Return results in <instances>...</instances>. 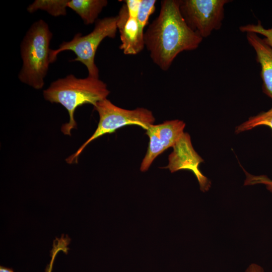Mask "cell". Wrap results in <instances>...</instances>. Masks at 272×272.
<instances>
[{
	"label": "cell",
	"instance_id": "obj_1",
	"mask_svg": "<svg viewBox=\"0 0 272 272\" xmlns=\"http://www.w3.org/2000/svg\"><path fill=\"white\" fill-rule=\"evenodd\" d=\"M203 38L191 29L179 10V0H163L158 16L145 31V47L153 62L163 71L176 56L198 48Z\"/></svg>",
	"mask_w": 272,
	"mask_h": 272
},
{
	"label": "cell",
	"instance_id": "obj_2",
	"mask_svg": "<svg viewBox=\"0 0 272 272\" xmlns=\"http://www.w3.org/2000/svg\"><path fill=\"white\" fill-rule=\"evenodd\" d=\"M109 93L107 84L99 78L90 76L78 78L72 74L52 82L43 92L46 101L60 104L68 111L69 121L62 124L61 131L69 136L72 130L77 127L74 117L76 109L87 104L94 106L106 99Z\"/></svg>",
	"mask_w": 272,
	"mask_h": 272
},
{
	"label": "cell",
	"instance_id": "obj_3",
	"mask_svg": "<svg viewBox=\"0 0 272 272\" xmlns=\"http://www.w3.org/2000/svg\"><path fill=\"white\" fill-rule=\"evenodd\" d=\"M52 37L47 23L40 19L30 26L21 44L22 66L18 78L22 83L37 90L42 89L44 85L50 63L49 46Z\"/></svg>",
	"mask_w": 272,
	"mask_h": 272
},
{
	"label": "cell",
	"instance_id": "obj_4",
	"mask_svg": "<svg viewBox=\"0 0 272 272\" xmlns=\"http://www.w3.org/2000/svg\"><path fill=\"white\" fill-rule=\"evenodd\" d=\"M94 108L99 116L97 128L74 154L66 159L68 164L77 163L80 155L86 146L105 134L112 133L117 129L128 125H138L147 130L155 121L152 112L147 108L123 109L113 104L107 98L97 103Z\"/></svg>",
	"mask_w": 272,
	"mask_h": 272
},
{
	"label": "cell",
	"instance_id": "obj_5",
	"mask_svg": "<svg viewBox=\"0 0 272 272\" xmlns=\"http://www.w3.org/2000/svg\"><path fill=\"white\" fill-rule=\"evenodd\" d=\"M117 21V16L98 19L90 33L85 35L77 33L71 40L62 42L57 49H51L50 63L55 62L60 52L72 51L76 55L72 61L81 62L86 67L88 76L99 78V70L95 61L96 51L104 39L115 37L118 30Z\"/></svg>",
	"mask_w": 272,
	"mask_h": 272
},
{
	"label": "cell",
	"instance_id": "obj_6",
	"mask_svg": "<svg viewBox=\"0 0 272 272\" xmlns=\"http://www.w3.org/2000/svg\"><path fill=\"white\" fill-rule=\"evenodd\" d=\"M229 0H179V10L185 22L202 38L220 29L224 6Z\"/></svg>",
	"mask_w": 272,
	"mask_h": 272
},
{
	"label": "cell",
	"instance_id": "obj_7",
	"mask_svg": "<svg viewBox=\"0 0 272 272\" xmlns=\"http://www.w3.org/2000/svg\"><path fill=\"white\" fill-rule=\"evenodd\" d=\"M185 123L180 120H167L159 124H152L146 130L150 142L140 170L147 171L154 160L163 152L173 147L182 134Z\"/></svg>",
	"mask_w": 272,
	"mask_h": 272
},
{
	"label": "cell",
	"instance_id": "obj_8",
	"mask_svg": "<svg viewBox=\"0 0 272 272\" xmlns=\"http://www.w3.org/2000/svg\"><path fill=\"white\" fill-rule=\"evenodd\" d=\"M173 149L169 156L168 165L164 168H168L171 173L181 169L191 170L197 179L200 190L203 192L208 191L211 183L198 169L199 164L203 160L194 150L189 135L184 132Z\"/></svg>",
	"mask_w": 272,
	"mask_h": 272
},
{
	"label": "cell",
	"instance_id": "obj_9",
	"mask_svg": "<svg viewBox=\"0 0 272 272\" xmlns=\"http://www.w3.org/2000/svg\"><path fill=\"white\" fill-rule=\"evenodd\" d=\"M117 30L120 33L119 48L125 55H137L145 47L144 35L136 18L129 16L124 3L117 15Z\"/></svg>",
	"mask_w": 272,
	"mask_h": 272
},
{
	"label": "cell",
	"instance_id": "obj_10",
	"mask_svg": "<svg viewBox=\"0 0 272 272\" xmlns=\"http://www.w3.org/2000/svg\"><path fill=\"white\" fill-rule=\"evenodd\" d=\"M246 33L247 40L254 49L257 61L261 66L263 92L272 99V47L257 34Z\"/></svg>",
	"mask_w": 272,
	"mask_h": 272
},
{
	"label": "cell",
	"instance_id": "obj_11",
	"mask_svg": "<svg viewBox=\"0 0 272 272\" xmlns=\"http://www.w3.org/2000/svg\"><path fill=\"white\" fill-rule=\"evenodd\" d=\"M108 3L106 0H69L67 7L78 14L85 24L90 25L96 23Z\"/></svg>",
	"mask_w": 272,
	"mask_h": 272
},
{
	"label": "cell",
	"instance_id": "obj_12",
	"mask_svg": "<svg viewBox=\"0 0 272 272\" xmlns=\"http://www.w3.org/2000/svg\"><path fill=\"white\" fill-rule=\"evenodd\" d=\"M69 1L36 0L27 7V11L30 13H33L40 10L46 11L54 17L65 16Z\"/></svg>",
	"mask_w": 272,
	"mask_h": 272
},
{
	"label": "cell",
	"instance_id": "obj_13",
	"mask_svg": "<svg viewBox=\"0 0 272 272\" xmlns=\"http://www.w3.org/2000/svg\"><path fill=\"white\" fill-rule=\"evenodd\" d=\"M259 125H267L272 129V108L266 112L250 117L247 121L238 126L235 132L238 133Z\"/></svg>",
	"mask_w": 272,
	"mask_h": 272
},
{
	"label": "cell",
	"instance_id": "obj_14",
	"mask_svg": "<svg viewBox=\"0 0 272 272\" xmlns=\"http://www.w3.org/2000/svg\"><path fill=\"white\" fill-rule=\"evenodd\" d=\"M156 3V0L141 1L137 20L143 31L145 32L144 29L148 23L149 18L155 11Z\"/></svg>",
	"mask_w": 272,
	"mask_h": 272
},
{
	"label": "cell",
	"instance_id": "obj_15",
	"mask_svg": "<svg viewBox=\"0 0 272 272\" xmlns=\"http://www.w3.org/2000/svg\"><path fill=\"white\" fill-rule=\"evenodd\" d=\"M239 29L242 32H251L262 35L264 36L263 40L266 43L272 47V27L269 29H265L260 22L258 21L257 24L241 26L239 27Z\"/></svg>",
	"mask_w": 272,
	"mask_h": 272
},
{
	"label": "cell",
	"instance_id": "obj_16",
	"mask_svg": "<svg viewBox=\"0 0 272 272\" xmlns=\"http://www.w3.org/2000/svg\"><path fill=\"white\" fill-rule=\"evenodd\" d=\"M246 176V178L244 182L245 185H255L257 184H262L265 185L266 188L272 192V180L265 175H252L249 174L244 170Z\"/></svg>",
	"mask_w": 272,
	"mask_h": 272
},
{
	"label": "cell",
	"instance_id": "obj_17",
	"mask_svg": "<svg viewBox=\"0 0 272 272\" xmlns=\"http://www.w3.org/2000/svg\"><path fill=\"white\" fill-rule=\"evenodd\" d=\"M142 0H126L124 1L125 4L128 15L133 18L137 17L140 9Z\"/></svg>",
	"mask_w": 272,
	"mask_h": 272
},
{
	"label": "cell",
	"instance_id": "obj_18",
	"mask_svg": "<svg viewBox=\"0 0 272 272\" xmlns=\"http://www.w3.org/2000/svg\"><path fill=\"white\" fill-rule=\"evenodd\" d=\"M245 272H264V269L260 265L253 263L250 264L245 270Z\"/></svg>",
	"mask_w": 272,
	"mask_h": 272
},
{
	"label": "cell",
	"instance_id": "obj_19",
	"mask_svg": "<svg viewBox=\"0 0 272 272\" xmlns=\"http://www.w3.org/2000/svg\"><path fill=\"white\" fill-rule=\"evenodd\" d=\"M0 272H14L12 268L1 266Z\"/></svg>",
	"mask_w": 272,
	"mask_h": 272
},
{
	"label": "cell",
	"instance_id": "obj_20",
	"mask_svg": "<svg viewBox=\"0 0 272 272\" xmlns=\"http://www.w3.org/2000/svg\"><path fill=\"white\" fill-rule=\"evenodd\" d=\"M51 269H48V272H50Z\"/></svg>",
	"mask_w": 272,
	"mask_h": 272
}]
</instances>
